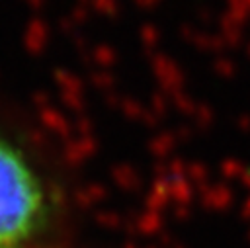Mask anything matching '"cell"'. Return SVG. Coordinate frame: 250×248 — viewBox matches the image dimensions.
Wrapping results in <instances>:
<instances>
[{"mask_svg":"<svg viewBox=\"0 0 250 248\" xmlns=\"http://www.w3.org/2000/svg\"><path fill=\"white\" fill-rule=\"evenodd\" d=\"M78 211L66 148L27 105L0 94V248H66Z\"/></svg>","mask_w":250,"mask_h":248,"instance_id":"6da1fadb","label":"cell"}]
</instances>
